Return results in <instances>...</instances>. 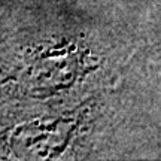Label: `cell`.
<instances>
[{
	"label": "cell",
	"instance_id": "2",
	"mask_svg": "<svg viewBox=\"0 0 161 161\" xmlns=\"http://www.w3.org/2000/svg\"><path fill=\"white\" fill-rule=\"evenodd\" d=\"M27 72V80L35 91L58 90L73 82L79 73V55L73 49L46 52L35 58Z\"/></svg>",
	"mask_w": 161,
	"mask_h": 161
},
{
	"label": "cell",
	"instance_id": "1",
	"mask_svg": "<svg viewBox=\"0 0 161 161\" xmlns=\"http://www.w3.org/2000/svg\"><path fill=\"white\" fill-rule=\"evenodd\" d=\"M82 125L80 114L36 119L17 125L8 134V149L17 158L46 160L63 154Z\"/></svg>",
	"mask_w": 161,
	"mask_h": 161
}]
</instances>
